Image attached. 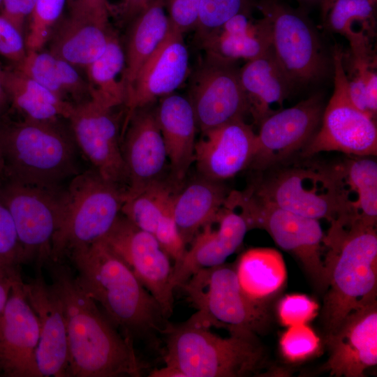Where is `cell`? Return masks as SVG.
Instances as JSON below:
<instances>
[{
	"mask_svg": "<svg viewBox=\"0 0 377 377\" xmlns=\"http://www.w3.org/2000/svg\"><path fill=\"white\" fill-rule=\"evenodd\" d=\"M45 266L64 307L69 376H140L143 365L133 343L99 309L64 260H50Z\"/></svg>",
	"mask_w": 377,
	"mask_h": 377,
	"instance_id": "cell-1",
	"label": "cell"
},
{
	"mask_svg": "<svg viewBox=\"0 0 377 377\" xmlns=\"http://www.w3.org/2000/svg\"><path fill=\"white\" fill-rule=\"evenodd\" d=\"M66 256L82 288L125 338L133 343L163 334L168 322L159 304L102 239Z\"/></svg>",
	"mask_w": 377,
	"mask_h": 377,
	"instance_id": "cell-2",
	"label": "cell"
},
{
	"mask_svg": "<svg viewBox=\"0 0 377 377\" xmlns=\"http://www.w3.org/2000/svg\"><path fill=\"white\" fill-rule=\"evenodd\" d=\"M324 244L327 288L322 318L328 334L349 313L377 302L376 226L332 221Z\"/></svg>",
	"mask_w": 377,
	"mask_h": 377,
	"instance_id": "cell-3",
	"label": "cell"
},
{
	"mask_svg": "<svg viewBox=\"0 0 377 377\" xmlns=\"http://www.w3.org/2000/svg\"><path fill=\"white\" fill-rule=\"evenodd\" d=\"M59 120L23 121L0 126L3 177L45 188H61L82 172L78 147Z\"/></svg>",
	"mask_w": 377,
	"mask_h": 377,
	"instance_id": "cell-4",
	"label": "cell"
},
{
	"mask_svg": "<svg viewBox=\"0 0 377 377\" xmlns=\"http://www.w3.org/2000/svg\"><path fill=\"white\" fill-rule=\"evenodd\" d=\"M163 359L183 377H245L259 374L267 365L265 350L256 334L230 333L221 337L189 319L168 323Z\"/></svg>",
	"mask_w": 377,
	"mask_h": 377,
	"instance_id": "cell-5",
	"label": "cell"
},
{
	"mask_svg": "<svg viewBox=\"0 0 377 377\" xmlns=\"http://www.w3.org/2000/svg\"><path fill=\"white\" fill-rule=\"evenodd\" d=\"M267 170L269 172L248 189L257 199L330 223L346 215L344 193L336 164L285 162Z\"/></svg>",
	"mask_w": 377,
	"mask_h": 377,
	"instance_id": "cell-6",
	"label": "cell"
},
{
	"mask_svg": "<svg viewBox=\"0 0 377 377\" xmlns=\"http://www.w3.org/2000/svg\"><path fill=\"white\" fill-rule=\"evenodd\" d=\"M125 191L94 169L74 177L64 190L51 260H62L71 251L103 239L121 214Z\"/></svg>",
	"mask_w": 377,
	"mask_h": 377,
	"instance_id": "cell-7",
	"label": "cell"
},
{
	"mask_svg": "<svg viewBox=\"0 0 377 377\" xmlns=\"http://www.w3.org/2000/svg\"><path fill=\"white\" fill-rule=\"evenodd\" d=\"M197 311L188 319L229 333L262 332L269 320L268 307L249 300L242 291L235 266L226 263L201 269L181 287Z\"/></svg>",
	"mask_w": 377,
	"mask_h": 377,
	"instance_id": "cell-8",
	"label": "cell"
},
{
	"mask_svg": "<svg viewBox=\"0 0 377 377\" xmlns=\"http://www.w3.org/2000/svg\"><path fill=\"white\" fill-rule=\"evenodd\" d=\"M334 91L323 110L321 125L302 150L303 157L323 151H339L353 156L377 154L375 119L351 102L343 53L336 46L333 52Z\"/></svg>",
	"mask_w": 377,
	"mask_h": 377,
	"instance_id": "cell-9",
	"label": "cell"
},
{
	"mask_svg": "<svg viewBox=\"0 0 377 377\" xmlns=\"http://www.w3.org/2000/svg\"><path fill=\"white\" fill-rule=\"evenodd\" d=\"M237 198L249 230H265L280 248L296 257L317 288L326 291L325 234L319 220L261 201L248 190L237 191Z\"/></svg>",
	"mask_w": 377,
	"mask_h": 377,
	"instance_id": "cell-10",
	"label": "cell"
},
{
	"mask_svg": "<svg viewBox=\"0 0 377 377\" xmlns=\"http://www.w3.org/2000/svg\"><path fill=\"white\" fill-rule=\"evenodd\" d=\"M65 187L45 188L0 177V193L10 210L26 262L41 269L52 258Z\"/></svg>",
	"mask_w": 377,
	"mask_h": 377,
	"instance_id": "cell-11",
	"label": "cell"
},
{
	"mask_svg": "<svg viewBox=\"0 0 377 377\" xmlns=\"http://www.w3.org/2000/svg\"><path fill=\"white\" fill-rule=\"evenodd\" d=\"M258 8L270 22L275 57L292 83H309L322 77L326 58L309 20L278 0H262Z\"/></svg>",
	"mask_w": 377,
	"mask_h": 377,
	"instance_id": "cell-12",
	"label": "cell"
},
{
	"mask_svg": "<svg viewBox=\"0 0 377 377\" xmlns=\"http://www.w3.org/2000/svg\"><path fill=\"white\" fill-rule=\"evenodd\" d=\"M235 62L205 53L191 75L188 99L202 133L249 112Z\"/></svg>",
	"mask_w": 377,
	"mask_h": 377,
	"instance_id": "cell-13",
	"label": "cell"
},
{
	"mask_svg": "<svg viewBox=\"0 0 377 377\" xmlns=\"http://www.w3.org/2000/svg\"><path fill=\"white\" fill-rule=\"evenodd\" d=\"M102 239L125 262L168 319L173 312V263L154 235L121 214Z\"/></svg>",
	"mask_w": 377,
	"mask_h": 377,
	"instance_id": "cell-14",
	"label": "cell"
},
{
	"mask_svg": "<svg viewBox=\"0 0 377 377\" xmlns=\"http://www.w3.org/2000/svg\"><path fill=\"white\" fill-rule=\"evenodd\" d=\"M323 110V98L318 93L266 117L259 124L250 166L267 170L286 162L302 150L318 131Z\"/></svg>",
	"mask_w": 377,
	"mask_h": 377,
	"instance_id": "cell-15",
	"label": "cell"
},
{
	"mask_svg": "<svg viewBox=\"0 0 377 377\" xmlns=\"http://www.w3.org/2000/svg\"><path fill=\"white\" fill-rule=\"evenodd\" d=\"M112 110L89 98L75 105L68 120L79 150L94 169L103 179L121 186L127 184V175Z\"/></svg>",
	"mask_w": 377,
	"mask_h": 377,
	"instance_id": "cell-16",
	"label": "cell"
},
{
	"mask_svg": "<svg viewBox=\"0 0 377 377\" xmlns=\"http://www.w3.org/2000/svg\"><path fill=\"white\" fill-rule=\"evenodd\" d=\"M248 230L235 191H230L214 219L200 229L180 263L173 267L174 290L197 272L225 263L242 245Z\"/></svg>",
	"mask_w": 377,
	"mask_h": 377,
	"instance_id": "cell-17",
	"label": "cell"
},
{
	"mask_svg": "<svg viewBox=\"0 0 377 377\" xmlns=\"http://www.w3.org/2000/svg\"><path fill=\"white\" fill-rule=\"evenodd\" d=\"M23 282L20 273L0 316V374L41 377L36 361L38 322L25 296Z\"/></svg>",
	"mask_w": 377,
	"mask_h": 377,
	"instance_id": "cell-18",
	"label": "cell"
},
{
	"mask_svg": "<svg viewBox=\"0 0 377 377\" xmlns=\"http://www.w3.org/2000/svg\"><path fill=\"white\" fill-rule=\"evenodd\" d=\"M23 289L38 322L36 361L41 377L69 376L66 322L59 295L45 281L41 269L31 280L23 282Z\"/></svg>",
	"mask_w": 377,
	"mask_h": 377,
	"instance_id": "cell-19",
	"label": "cell"
},
{
	"mask_svg": "<svg viewBox=\"0 0 377 377\" xmlns=\"http://www.w3.org/2000/svg\"><path fill=\"white\" fill-rule=\"evenodd\" d=\"M325 341V371L335 377L365 376L377 364V302L349 313Z\"/></svg>",
	"mask_w": 377,
	"mask_h": 377,
	"instance_id": "cell-20",
	"label": "cell"
},
{
	"mask_svg": "<svg viewBox=\"0 0 377 377\" xmlns=\"http://www.w3.org/2000/svg\"><path fill=\"white\" fill-rule=\"evenodd\" d=\"M189 54L183 34L170 29L157 49L138 71L126 96L128 116L151 105L158 98L172 94L186 79Z\"/></svg>",
	"mask_w": 377,
	"mask_h": 377,
	"instance_id": "cell-21",
	"label": "cell"
},
{
	"mask_svg": "<svg viewBox=\"0 0 377 377\" xmlns=\"http://www.w3.org/2000/svg\"><path fill=\"white\" fill-rule=\"evenodd\" d=\"M202 133L195 143L194 161L200 176L223 182L251 165L256 133L244 119Z\"/></svg>",
	"mask_w": 377,
	"mask_h": 377,
	"instance_id": "cell-22",
	"label": "cell"
},
{
	"mask_svg": "<svg viewBox=\"0 0 377 377\" xmlns=\"http://www.w3.org/2000/svg\"><path fill=\"white\" fill-rule=\"evenodd\" d=\"M149 106L135 110L128 116V126L121 147L128 194L161 180L168 160L155 110Z\"/></svg>",
	"mask_w": 377,
	"mask_h": 377,
	"instance_id": "cell-23",
	"label": "cell"
},
{
	"mask_svg": "<svg viewBox=\"0 0 377 377\" xmlns=\"http://www.w3.org/2000/svg\"><path fill=\"white\" fill-rule=\"evenodd\" d=\"M154 110L172 178L181 182L194 162L198 127L192 105L187 98L172 93L161 97Z\"/></svg>",
	"mask_w": 377,
	"mask_h": 377,
	"instance_id": "cell-24",
	"label": "cell"
},
{
	"mask_svg": "<svg viewBox=\"0 0 377 377\" xmlns=\"http://www.w3.org/2000/svg\"><path fill=\"white\" fill-rule=\"evenodd\" d=\"M272 27L265 16L255 20L251 13H239L199 45L206 54L236 61L260 57L272 47Z\"/></svg>",
	"mask_w": 377,
	"mask_h": 377,
	"instance_id": "cell-25",
	"label": "cell"
},
{
	"mask_svg": "<svg viewBox=\"0 0 377 377\" xmlns=\"http://www.w3.org/2000/svg\"><path fill=\"white\" fill-rule=\"evenodd\" d=\"M239 77L249 112L258 125L275 112L271 108L272 104L282 107L293 85L278 62L272 46L260 57L247 61L239 68Z\"/></svg>",
	"mask_w": 377,
	"mask_h": 377,
	"instance_id": "cell-26",
	"label": "cell"
},
{
	"mask_svg": "<svg viewBox=\"0 0 377 377\" xmlns=\"http://www.w3.org/2000/svg\"><path fill=\"white\" fill-rule=\"evenodd\" d=\"M110 31L109 23L71 11L54 31L49 52L74 66L87 68L104 52Z\"/></svg>",
	"mask_w": 377,
	"mask_h": 377,
	"instance_id": "cell-27",
	"label": "cell"
},
{
	"mask_svg": "<svg viewBox=\"0 0 377 377\" xmlns=\"http://www.w3.org/2000/svg\"><path fill=\"white\" fill-rule=\"evenodd\" d=\"M229 193L223 182L200 175L173 194V216L186 245L204 226L214 219Z\"/></svg>",
	"mask_w": 377,
	"mask_h": 377,
	"instance_id": "cell-28",
	"label": "cell"
},
{
	"mask_svg": "<svg viewBox=\"0 0 377 377\" xmlns=\"http://www.w3.org/2000/svg\"><path fill=\"white\" fill-rule=\"evenodd\" d=\"M239 286L252 302L268 307L286 280L282 255L272 248H251L244 251L234 265Z\"/></svg>",
	"mask_w": 377,
	"mask_h": 377,
	"instance_id": "cell-29",
	"label": "cell"
},
{
	"mask_svg": "<svg viewBox=\"0 0 377 377\" xmlns=\"http://www.w3.org/2000/svg\"><path fill=\"white\" fill-rule=\"evenodd\" d=\"M344 193L343 219L376 226L377 163L369 156H353L337 164Z\"/></svg>",
	"mask_w": 377,
	"mask_h": 377,
	"instance_id": "cell-30",
	"label": "cell"
},
{
	"mask_svg": "<svg viewBox=\"0 0 377 377\" xmlns=\"http://www.w3.org/2000/svg\"><path fill=\"white\" fill-rule=\"evenodd\" d=\"M1 74L10 103L26 119L52 121L69 118L74 104L59 98L15 66H1Z\"/></svg>",
	"mask_w": 377,
	"mask_h": 377,
	"instance_id": "cell-31",
	"label": "cell"
},
{
	"mask_svg": "<svg viewBox=\"0 0 377 377\" xmlns=\"http://www.w3.org/2000/svg\"><path fill=\"white\" fill-rule=\"evenodd\" d=\"M133 20L124 50L126 96L140 68L170 29L163 0H155Z\"/></svg>",
	"mask_w": 377,
	"mask_h": 377,
	"instance_id": "cell-32",
	"label": "cell"
},
{
	"mask_svg": "<svg viewBox=\"0 0 377 377\" xmlns=\"http://www.w3.org/2000/svg\"><path fill=\"white\" fill-rule=\"evenodd\" d=\"M13 66L66 101L70 102V98L76 105L90 98L89 82L73 65L50 52H27L24 59Z\"/></svg>",
	"mask_w": 377,
	"mask_h": 377,
	"instance_id": "cell-33",
	"label": "cell"
},
{
	"mask_svg": "<svg viewBox=\"0 0 377 377\" xmlns=\"http://www.w3.org/2000/svg\"><path fill=\"white\" fill-rule=\"evenodd\" d=\"M125 55L117 35L110 31L104 52L87 67L90 98L110 109L125 104Z\"/></svg>",
	"mask_w": 377,
	"mask_h": 377,
	"instance_id": "cell-34",
	"label": "cell"
},
{
	"mask_svg": "<svg viewBox=\"0 0 377 377\" xmlns=\"http://www.w3.org/2000/svg\"><path fill=\"white\" fill-rule=\"evenodd\" d=\"M174 193L161 180L133 193H126L121 214L138 228L154 233L163 214L172 202Z\"/></svg>",
	"mask_w": 377,
	"mask_h": 377,
	"instance_id": "cell-35",
	"label": "cell"
},
{
	"mask_svg": "<svg viewBox=\"0 0 377 377\" xmlns=\"http://www.w3.org/2000/svg\"><path fill=\"white\" fill-rule=\"evenodd\" d=\"M374 6L369 0H330L324 16L331 31L350 40L371 34L374 25Z\"/></svg>",
	"mask_w": 377,
	"mask_h": 377,
	"instance_id": "cell-36",
	"label": "cell"
},
{
	"mask_svg": "<svg viewBox=\"0 0 377 377\" xmlns=\"http://www.w3.org/2000/svg\"><path fill=\"white\" fill-rule=\"evenodd\" d=\"M252 0H200L194 30L198 43L233 16L251 13Z\"/></svg>",
	"mask_w": 377,
	"mask_h": 377,
	"instance_id": "cell-37",
	"label": "cell"
},
{
	"mask_svg": "<svg viewBox=\"0 0 377 377\" xmlns=\"http://www.w3.org/2000/svg\"><path fill=\"white\" fill-rule=\"evenodd\" d=\"M66 0H36L25 40L27 52L40 51L50 38Z\"/></svg>",
	"mask_w": 377,
	"mask_h": 377,
	"instance_id": "cell-38",
	"label": "cell"
},
{
	"mask_svg": "<svg viewBox=\"0 0 377 377\" xmlns=\"http://www.w3.org/2000/svg\"><path fill=\"white\" fill-rule=\"evenodd\" d=\"M25 263L15 224L0 193V268L20 269Z\"/></svg>",
	"mask_w": 377,
	"mask_h": 377,
	"instance_id": "cell-39",
	"label": "cell"
},
{
	"mask_svg": "<svg viewBox=\"0 0 377 377\" xmlns=\"http://www.w3.org/2000/svg\"><path fill=\"white\" fill-rule=\"evenodd\" d=\"M320 338L306 324L288 327L280 338L281 354L289 362H297L312 357L319 350Z\"/></svg>",
	"mask_w": 377,
	"mask_h": 377,
	"instance_id": "cell-40",
	"label": "cell"
},
{
	"mask_svg": "<svg viewBox=\"0 0 377 377\" xmlns=\"http://www.w3.org/2000/svg\"><path fill=\"white\" fill-rule=\"evenodd\" d=\"M153 235L172 260L173 267L177 266L186 253V244L175 221L172 202L159 220Z\"/></svg>",
	"mask_w": 377,
	"mask_h": 377,
	"instance_id": "cell-41",
	"label": "cell"
},
{
	"mask_svg": "<svg viewBox=\"0 0 377 377\" xmlns=\"http://www.w3.org/2000/svg\"><path fill=\"white\" fill-rule=\"evenodd\" d=\"M318 304L303 294H291L279 302L277 313L280 322L287 326L307 324L318 313Z\"/></svg>",
	"mask_w": 377,
	"mask_h": 377,
	"instance_id": "cell-42",
	"label": "cell"
},
{
	"mask_svg": "<svg viewBox=\"0 0 377 377\" xmlns=\"http://www.w3.org/2000/svg\"><path fill=\"white\" fill-rule=\"evenodd\" d=\"M27 53L23 34L0 13V55L15 66Z\"/></svg>",
	"mask_w": 377,
	"mask_h": 377,
	"instance_id": "cell-43",
	"label": "cell"
},
{
	"mask_svg": "<svg viewBox=\"0 0 377 377\" xmlns=\"http://www.w3.org/2000/svg\"><path fill=\"white\" fill-rule=\"evenodd\" d=\"M200 0H163L171 27L184 34L195 25Z\"/></svg>",
	"mask_w": 377,
	"mask_h": 377,
	"instance_id": "cell-44",
	"label": "cell"
},
{
	"mask_svg": "<svg viewBox=\"0 0 377 377\" xmlns=\"http://www.w3.org/2000/svg\"><path fill=\"white\" fill-rule=\"evenodd\" d=\"M36 0H2L1 14L23 34L26 22L33 12Z\"/></svg>",
	"mask_w": 377,
	"mask_h": 377,
	"instance_id": "cell-45",
	"label": "cell"
},
{
	"mask_svg": "<svg viewBox=\"0 0 377 377\" xmlns=\"http://www.w3.org/2000/svg\"><path fill=\"white\" fill-rule=\"evenodd\" d=\"M71 11L87 14L109 23L107 0H71Z\"/></svg>",
	"mask_w": 377,
	"mask_h": 377,
	"instance_id": "cell-46",
	"label": "cell"
},
{
	"mask_svg": "<svg viewBox=\"0 0 377 377\" xmlns=\"http://www.w3.org/2000/svg\"><path fill=\"white\" fill-rule=\"evenodd\" d=\"M20 269L0 268V316L7 303L12 285Z\"/></svg>",
	"mask_w": 377,
	"mask_h": 377,
	"instance_id": "cell-47",
	"label": "cell"
},
{
	"mask_svg": "<svg viewBox=\"0 0 377 377\" xmlns=\"http://www.w3.org/2000/svg\"><path fill=\"white\" fill-rule=\"evenodd\" d=\"M155 0H124L123 13L127 19H133Z\"/></svg>",
	"mask_w": 377,
	"mask_h": 377,
	"instance_id": "cell-48",
	"label": "cell"
},
{
	"mask_svg": "<svg viewBox=\"0 0 377 377\" xmlns=\"http://www.w3.org/2000/svg\"><path fill=\"white\" fill-rule=\"evenodd\" d=\"M9 103V98L1 74L0 65V121L2 119L3 114H5Z\"/></svg>",
	"mask_w": 377,
	"mask_h": 377,
	"instance_id": "cell-49",
	"label": "cell"
},
{
	"mask_svg": "<svg viewBox=\"0 0 377 377\" xmlns=\"http://www.w3.org/2000/svg\"><path fill=\"white\" fill-rule=\"evenodd\" d=\"M302 1L310 2V3H320V5L322 6L323 13L325 15L327 9V7L329 6L330 0H302Z\"/></svg>",
	"mask_w": 377,
	"mask_h": 377,
	"instance_id": "cell-50",
	"label": "cell"
},
{
	"mask_svg": "<svg viewBox=\"0 0 377 377\" xmlns=\"http://www.w3.org/2000/svg\"><path fill=\"white\" fill-rule=\"evenodd\" d=\"M4 172H5L4 163H3V157H2V154L1 151V148H0V177H3L4 176Z\"/></svg>",
	"mask_w": 377,
	"mask_h": 377,
	"instance_id": "cell-51",
	"label": "cell"
},
{
	"mask_svg": "<svg viewBox=\"0 0 377 377\" xmlns=\"http://www.w3.org/2000/svg\"><path fill=\"white\" fill-rule=\"evenodd\" d=\"M372 3L375 4L376 2V0H369Z\"/></svg>",
	"mask_w": 377,
	"mask_h": 377,
	"instance_id": "cell-52",
	"label": "cell"
},
{
	"mask_svg": "<svg viewBox=\"0 0 377 377\" xmlns=\"http://www.w3.org/2000/svg\"><path fill=\"white\" fill-rule=\"evenodd\" d=\"M1 1H2V0H0V4H1Z\"/></svg>",
	"mask_w": 377,
	"mask_h": 377,
	"instance_id": "cell-53",
	"label": "cell"
}]
</instances>
